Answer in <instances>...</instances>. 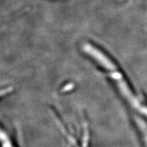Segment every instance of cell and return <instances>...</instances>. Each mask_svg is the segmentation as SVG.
Masks as SVG:
<instances>
[{
    "mask_svg": "<svg viewBox=\"0 0 147 147\" xmlns=\"http://www.w3.org/2000/svg\"><path fill=\"white\" fill-rule=\"evenodd\" d=\"M83 50L110 72L117 70L116 65L111 59L94 45L89 43H85L83 45Z\"/></svg>",
    "mask_w": 147,
    "mask_h": 147,
    "instance_id": "6da1fadb",
    "label": "cell"
}]
</instances>
